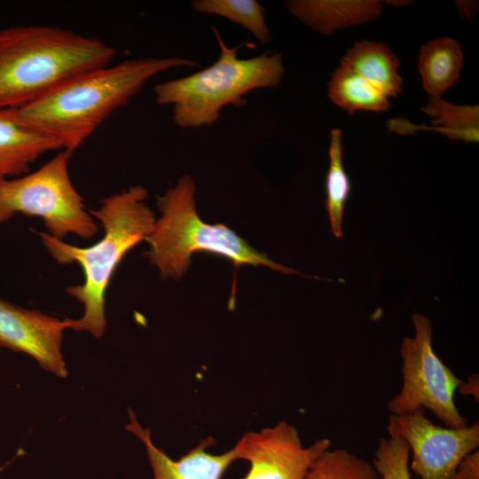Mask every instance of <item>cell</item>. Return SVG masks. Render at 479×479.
<instances>
[{
	"label": "cell",
	"mask_w": 479,
	"mask_h": 479,
	"mask_svg": "<svg viewBox=\"0 0 479 479\" xmlns=\"http://www.w3.org/2000/svg\"><path fill=\"white\" fill-rule=\"evenodd\" d=\"M410 449L398 438H381L374 454L373 467L379 479H411Z\"/></svg>",
	"instance_id": "cell-21"
},
{
	"label": "cell",
	"mask_w": 479,
	"mask_h": 479,
	"mask_svg": "<svg viewBox=\"0 0 479 479\" xmlns=\"http://www.w3.org/2000/svg\"><path fill=\"white\" fill-rule=\"evenodd\" d=\"M195 60L141 58L81 74L36 100L16 108L19 120L74 152L118 108L126 105L153 76Z\"/></svg>",
	"instance_id": "cell-1"
},
{
	"label": "cell",
	"mask_w": 479,
	"mask_h": 479,
	"mask_svg": "<svg viewBox=\"0 0 479 479\" xmlns=\"http://www.w3.org/2000/svg\"><path fill=\"white\" fill-rule=\"evenodd\" d=\"M72 153L61 150L35 171L1 181L0 224L20 213L41 218L46 232L58 240L94 237L98 226L69 176Z\"/></svg>",
	"instance_id": "cell-6"
},
{
	"label": "cell",
	"mask_w": 479,
	"mask_h": 479,
	"mask_svg": "<svg viewBox=\"0 0 479 479\" xmlns=\"http://www.w3.org/2000/svg\"><path fill=\"white\" fill-rule=\"evenodd\" d=\"M194 11L221 16L249 31L262 44L271 41L264 9L256 0H195Z\"/></svg>",
	"instance_id": "cell-19"
},
{
	"label": "cell",
	"mask_w": 479,
	"mask_h": 479,
	"mask_svg": "<svg viewBox=\"0 0 479 479\" xmlns=\"http://www.w3.org/2000/svg\"><path fill=\"white\" fill-rule=\"evenodd\" d=\"M328 438L304 447L295 427L286 420L246 433L235 444L238 458L250 464L243 479H305L313 462L330 449Z\"/></svg>",
	"instance_id": "cell-9"
},
{
	"label": "cell",
	"mask_w": 479,
	"mask_h": 479,
	"mask_svg": "<svg viewBox=\"0 0 479 479\" xmlns=\"http://www.w3.org/2000/svg\"><path fill=\"white\" fill-rule=\"evenodd\" d=\"M63 150L54 138L23 124L16 108H0V182L29 172L51 151Z\"/></svg>",
	"instance_id": "cell-12"
},
{
	"label": "cell",
	"mask_w": 479,
	"mask_h": 479,
	"mask_svg": "<svg viewBox=\"0 0 479 479\" xmlns=\"http://www.w3.org/2000/svg\"><path fill=\"white\" fill-rule=\"evenodd\" d=\"M467 382L462 381L458 390L464 395H472L473 397H478V377L474 374L469 376Z\"/></svg>",
	"instance_id": "cell-24"
},
{
	"label": "cell",
	"mask_w": 479,
	"mask_h": 479,
	"mask_svg": "<svg viewBox=\"0 0 479 479\" xmlns=\"http://www.w3.org/2000/svg\"><path fill=\"white\" fill-rule=\"evenodd\" d=\"M412 320L415 336L404 337L402 342L403 385L388 402L389 412L403 415L422 407L433 412L445 427L467 426L468 420L459 413L454 401L455 392L463 381L435 353L429 318L415 312Z\"/></svg>",
	"instance_id": "cell-7"
},
{
	"label": "cell",
	"mask_w": 479,
	"mask_h": 479,
	"mask_svg": "<svg viewBox=\"0 0 479 479\" xmlns=\"http://www.w3.org/2000/svg\"><path fill=\"white\" fill-rule=\"evenodd\" d=\"M331 101L349 114L357 111L385 112L389 98L364 77L341 64L327 82Z\"/></svg>",
	"instance_id": "cell-17"
},
{
	"label": "cell",
	"mask_w": 479,
	"mask_h": 479,
	"mask_svg": "<svg viewBox=\"0 0 479 479\" xmlns=\"http://www.w3.org/2000/svg\"><path fill=\"white\" fill-rule=\"evenodd\" d=\"M463 53L458 41L441 37L421 46L418 69L422 87L430 97L441 94L452 87L459 78Z\"/></svg>",
	"instance_id": "cell-16"
},
{
	"label": "cell",
	"mask_w": 479,
	"mask_h": 479,
	"mask_svg": "<svg viewBox=\"0 0 479 479\" xmlns=\"http://www.w3.org/2000/svg\"><path fill=\"white\" fill-rule=\"evenodd\" d=\"M214 33L220 53L212 65L154 87L157 104L172 106L173 121L179 128L213 125L224 106H242L249 92L277 87L285 73L279 53L240 59L241 45L229 47L217 29Z\"/></svg>",
	"instance_id": "cell-5"
},
{
	"label": "cell",
	"mask_w": 479,
	"mask_h": 479,
	"mask_svg": "<svg viewBox=\"0 0 479 479\" xmlns=\"http://www.w3.org/2000/svg\"><path fill=\"white\" fill-rule=\"evenodd\" d=\"M116 51L98 38L43 25L0 30V108H20L87 71Z\"/></svg>",
	"instance_id": "cell-3"
},
{
	"label": "cell",
	"mask_w": 479,
	"mask_h": 479,
	"mask_svg": "<svg viewBox=\"0 0 479 479\" xmlns=\"http://www.w3.org/2000/svg\"><path fill=\"white\" fill-rule=\"evenodd\" d=\"M341 64L357 72L389 98L397 97L402 90L400 60L381 42L365 40L355 43L348 49Z\"/></svg>",
	"instance_id": "cell-15"
},
{
	"label": "cell",
	"mask_w": 479,
	"mask_h": 479,
	"mask_svg": "<svg viewBox=\"0 0 479 479\" xmlns=\"http://www.w3.org/2000/svg\"><path fill=\"white\" fill-rule=\"evenodd\" d=\"M285 5L291 14L324 35L374 20L382 10L378 0H291Z\"/></svg>",
	"instance_id": "cell-13"
},
{
	"label": "cell",
	"mask_w": 479,
	"mask_h": 479,
	"mask_svg": "<svg viewBox=\"0 0 479 479\" xmlns=\"http://www.w3.org/2000/svg\"><path fill=\"white\" fill-rule=\"evenodd\" d=\"M459 14L461 18L471 19L477 11V2L456 1Z\"/></svg>",
	"instance_id": "cell-23"
},
{
	"label": "cell",
	"mask_w": 479,
	"mask_h": 479,
	"mask_svg": "<svg viewBox=\"0 0 479 479\" xmlns=\"http://www.w3.org/2000/svg\"><path fill=\"white\" fill-rule=\"evenodd\" d=\"M65 318L16 306L0 298V347L32 357L39 365L65 378L67 370L61 352Z\"/></svg>",
	"instance_id": "cell-10"
},
{
	"label": "cell",
	"mask_w": 479,
	"mask_h": 479,
	"mask_svg": "<svg viewBox=\"0 0 479 479\" xmlns=\"http://www.w3.org/2000/svg\"><path fill=\"white\" fill-rule=\"evenodd\" d=\"M305 479H379V475L365 459L345 449H329L313 462Z\"/></svg>",
	"instance_id": "cell-20"
},
{
	"label": "cell",
	"mask_w": 479,
	"mask_h": 479,
	"mask_svg": "<svg viewBox=\"0 0 479 479\" xmlns=\"http://www.w3.org/2000/svg\"><path fill=\"white\" fill-rule=\"evenodd\" d=\"M342 155V131L334 129L330 137L329 168L326 177V208L332 232L338 239L343 237L344 206L351 190L350 180L343 167Z\"/></svg>",
	"instance_id": "cell-18"
},
{
	"label": "cell",
	"mask_w": 479,
	"mask_h": 479,
	"mask_svg": "<svg viewBox=\"0 0 479 479\" xmlns=\"http://www.w3.org/2000/svg\"><path fill=\"white\" fill-rule=\"evenodd\" d=\"M195 190L192 177L183 175L175 186L156 197L161 216L145 240L149 244L146 256L161 279H180L197 252L224 256L235 268L263 265L286 274H300L271 260L226 225L203 222L195 207Z\"/></svg>",
	"instance_id": "cell-4"
},
{
	"label": "cell",
	"mask_w": 479,
	"mask_h": 479,
	"mask_svg": "<svg viewBox=\"0 0 479 479\" xmlns=\"http://www.w3.org/2000/svg\"><path fill=\"white\" fill-rule=\"evenodd\" d=\"M422 407L408 414H391L389 437L404 441L412 453L410 471L421 479H453L464 457L478 449L479 424L463 428L434 424Z\"/></svg>",
	"instance_id": "cell-8"
},
{
	"label": "cell",
	"mask_w": 479,
	"mask_h": 479,
	"mask_svg": "<svg viewBox=\"0 0 479 479\" xmlns=\"http://www.w3.org/2000/svg\"><path fill=\"white\" fill-rule=\"evenodd\" d=\"M147 191L140 185L105 198L96 210H89L104 228L103 237L88 247L58 240L45 232L38 235L51 256L59 263H76L83 282L67 287L69 296L83 307L81 318H65L67 327L88 332L99 339L106 327V293L112 277L125 255L145 240L154 222V213L146 205Z\"/></svg>",
	"instance_id": "cell-2"
},
{
	"label": "cell",
	"mask_w": 479,
	"mask_h": 479,
	"mask_svg": "<svg viewBox=\"0 0 479 479\" xmlns=\"http://www.w3.org/2000/svg\"><path fill=\"white\" fill-rule=\"evenodd\" d=\"M386 3H388L389 4H391V5H396V6H400V5H404V4H407V3L411 4V2L409 1H385Z\"/></svg>",
	"instance_id": "cell-25"
},
{
	"label": "cell",
	"mask_w": 479,
	"mask_h": 479,
	"mask_svg": "<svg viewBox=\"0 0 479 479\" xmlns=\"http://www.w3.org/2000/svg\"><path fill=\"white\" fill-rule=\"evenodd\" d=\"M421 111L432 118L431 126L419 127L404 119H393L388 123L389 129L401 134L412 133L417 130H436L451 139L466 143L478 142V106L454 105L445 101L441 96H435L430 97Z\"/></svg>",
	"instance_id": "cell-14"
},
{
	"label": "cell",
	"mask_w": 479,
	"mask_h": 479,
	"mask_svg": "<svg viewBox=\"0 0 479 479\" xmlns=\"http://www.w3.org/2000/svg\"><path fill=\"white\" fill-rule=\"evenodd\" d=\"M453 479H479L478 449L462 459L456 468Z\"/></svg>",
	"instance_id": "cell-22"
},
{
	"label": "cell",
	"mask_w": 479,
	"mask_h": 479,
	"mask_svg": "<svg viewBox=\"0 0 479 479\" xmlns=\"http://www.w3.org/2000/svg\"><path fill=\"white\" fill-rule=\"evenodd\" d=\"M129 415L125 428L143 442L154 479H221L230 465L239 459L235 447L219 455L209 453L207 449L214 439L207 438L174 460L153 444L150 429L141 427L132 410H129Z\"/></svg>",
	"instance_id": "cell-11"
}]
</instances>
